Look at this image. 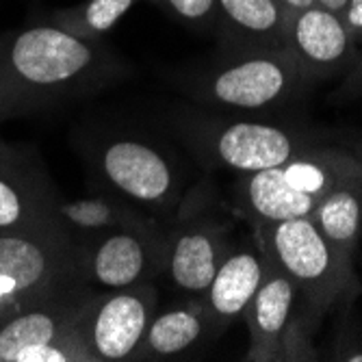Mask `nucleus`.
<instances>
[{
  "mask_svg": "<svg viewBox=\"0 0 362 362\" xmlns=\"http://www.w3.org/2000/svg\"><path fill=\"white\" fill-rule=\"evenodd\" d=\"M122 74L100 44L40 22L0 37V111L7 117L89 95Z\"/></svg>",
  "mask_w": 362,
  "mask_h": 362,
  "instance_id": "obj_1",
  "label": "nucleus"
},
{
  "mask_svg": "<svg viewBox=\"0 0 362 362\" xmlns=\"http://www.w3.org/2000/svg\"><path fill=\"white\" fill-rule=\"evenodd\" d=\"M362 180V165L347 148L319 146L282 165L239 174L235 197L250 223L310 217L323 197L343 182Z\"/></svg>",
  "mask_w": 362,
  "mask_h": 362,
  "instance_id": "obj_2",
  "label": "nucleus"
},
{
  "mask_svg": "<svg viewBox=\"0 0 362 362\" xmlns=\"http://www.w3.org/2000/svg\"><path fill=\"white\" fill-rule=\"evenodd\" d=\"M252 228L256 245L298 286L302 306L317 321L356 295L354 272L339 260L310 217L252 223Z\"/></svg>",
  "mask_w": 362,
  "mask_h": 362,
  "instance_id": "obj_3",
  "label": "nucleus"
},
{
  "mask_svg": "<svg viewBox=\"0 0 362 362\" xmlns=\"http://www.w3.org/2000/svg\"><path fill=\"white\" fill-rule=\"evenodd\" d=\"M185 137L202 163L237 174L262 172L323 146L310 128L247 117H189Z\"/></svg>",
  "mask_w": 362,
  "mask_h": 362,
  "instance_id": "obj_4",
  "label": "nucleus"
},
{
  "mask_svg": "<svg viewBox=\"0 0 362 362\" xmlns=\"http://www.w3.org/2000/svg\"><path fill=\"white\" fill-rule=\"evenodd\" d=\"M306 85L286 50L221 52L217 61L189 81L191 93L200 103L250 113L282 109L298 100Z\"/></svg>",
  "mask_w": 362,
  "mask_h": 362,
  "instance_id": "obj_5",
  "label": "nucleus"
},
{
  "mask_svg": "<svg viewBox=\"0 0 362 362\" xmlns=\"http://www.w3.org/2000/svg\"><path fill=\"white\" fill-rule=\"evenodd\" d=\"M76 284H87L78 247L54 226L0 233V302L11 317Z\"/></svg>",
  "mask_w": 362,
  "mask_h": 362,
  "instance_id": "obj_6",
  "label": "nucleus"
},
{
  "mask_svg": "<svg viewBox=\"0 0 362 362\" xmlns=\"http://www.w3.org/2000/svg\"><path fill=\"white\" fill-rule=\"evenodd\" d=\"M91 165L107 191L156 213H176L182 172L172 154L137 135L107 137L93 148Z\"/></svg>",
  "mask_w": 362,
  "mask_h": 362,
  "instance_id": "obj_7",
  "label": "nucleus"
},
{
  "mask_svg": "<svg viewBox=\"0 0 362 362\" xmlns=\"http://www.w3.org/2000/svg\"><path fill=\"white\" fill-rule=\"evenodd\" d=\"M158 306L154 284L93 293L78 321L91 362L135 360Z\"/></svg>",
  "mask_w": 362,
  "mask_h": 362,
  "instance_id": "obj_8",
  "label": "nucleus"
},
{
  "mask_svg": "<svg viewBox=\"0 0 362 362\" xmlns=\"http://www.w3.org/2000/svg\"><path fill=\"white\" fill-rule=\"evenodd\" d=\"M76 247L81 276L93 291H122L163 274L165 233L156 223L119 228Z\"/></svg>",
  "mask_w": 362,
  "mask_h": 362,
  "instance_id": "obj_9",
  "label": "nucleus"
},
{
  "mask_svg": "<svg viewBox=\"0 0 362 362\" xmlns=\"http://www.w3.org/2000/svg\"><path fill=\"white\" fill-rule=\"evenodd\" d=\"M200 195L180 204L174 228L165 235L163 274L185 298H202L219 262L230 250L228 226L204 215Z\"/></svg>",
  "mask_w": 362,
  "mask_h": 362,
  "instance_id": "obj_10",
  "label": "nucleus"
},
{
  "mask_svg": "<svg viewBox=\"0 0 362 362\" xmlns=\"http://www.w3.org/2000/svg\"><path fill=\"white\" fill-rule=\"evenodd\" d=\"M93 293L89 284H76L18 310L0 325V362H11L22 347L46 343L68 347L78 362H91L78 332V321Z\"/></svg>",
  "mask_w": 362,
  "mask_h": 362,
  "instance_id": "obj_11",
  "label": "nucleus"
},
{
  "mask_svg": "<svg viewBox=\"0 0 362 362\" xmlns=\"http://www.w3.org/2000/svg\"><path fill=\"white\" fill-rule=\"evenodd\" d=\"M59 193L40 158L0 141V233L54 226Z\"/></svg>",
  "mask_w": 362,
  "mask_h": 362,
  "instance_id": "obj_12",
  "label": "nucleus"
},
{
  "mask_svg": "<svg viewBox=\"0 0 362 362\" xmlns=\"http://www.w3.org/2000/svg\"><path fill=\"white\" fill-rule=\"evenodd\" d=\"M286 52L308 85L351 70L358 61V44L343 18L319 5L288 13Z\"/></svg>",
  "mask_w": 362,
  "mask_h": 362,
  "instance_id": "obj_13",
  "label": "nucleus"
},
{
  "mask_svg": "<svg viewBox=\"0 0 362 362\" xmlns=\"http://www.w3.org/2000/svg\"><path fill=\"white\" fill-rule=\"evenodd\" d=\"M302 302L300 291L267 258V269L243 317L250 330L247 360H278L282 339Z\"/></svg>",
  "mask_w": 362,
  "mask_h": 362,
  "instance_id": "obj_14",
  "label": "nucleus"
},
{
  "mask_svg": "<svg viewBox=\"0 0 362 362\" xmlns=\"http://www.w3.org/2000/svg\"><path fill=\"white\" fill-rule=\"evenodd\" d=\"M288 11L278 0H217L215 30L221 52L286 50Z\"/></svg>",
  "mask_w": 362,
  "mask_h": 362,
  "instance_id": "obj_15",
  "label": "nucleus"
},
{
  "mask_svg": "<svg viewBox=\"0 0 362 362\" xmlns=\"http://www.w3.org/2000/svg\"><path fill=\"white\" fill-rule=\"evenodd\" d=\"M267 269V256L256 247H230L202 295V306L209 317L211 337L221 334L239 319Z\"/></svg>",
  "mask_w": 362,
  "mask_h": 362,
  "instance_id": "obj_16",
  "label": "nucleus"
},
{
  "mask_svg": "<svg viewBox=\"0 0 362 362\" xmlns=\"http://www.w3.org/2000/svg\"><path fill=\"white\" fill-rule=\"evenodd\" d=\"M54 217L59 228L68 235V239L74 245L109 235L119 228L154 223V219L139 213L133 202L124 200V197L111 191L76 197V200H63V197H59Z\"/></svg>",
  "mask_w": 362,
  "mask_h": 362,
  "instance_id": "obj_17",
  "label": "nucleus"
},
{
  "mask_svg": "<svg viewBox=\"0 0 362 362\" xmlns=\"http://www.w3.org/2000/svg\"><path fill=\"white\" fill-rule=\"evenodd\" d=\"M211 334L209 317L200 298H187L180 304L154 313L135 360H160L191 351Z\"/></svg>",
  "mask_w": 362,
  "mask_h": 362,
  "instance_id": "obj_18",
  "label": "nucleus"
},
{
  "mask_svg": "<svg viewBox=\"0 0 362 362\" xmlns=\"http://www.w3.org/2000/svg\"><path fill=\"white\" fill-rule=\"evenodd\" d=\"M310 219L339 260L354 272V254L362 230V180H349L332 189L317 204Z\"/></svg>",
  "mask_w": 362,
  "mask_h": 362,
  "instance_id": "obj_19",
  "label": "nucleus"
},
{
  "mask_svg": "<svg viewBox=\"0 0 362 362\" xmlns=\"http://www.w3.org/2000/svg\"><path fill=\"white\" fill-rule=\"evenodd\" d=\"M139 0H85L81 5L57 9L46 22L85 40H100Z\"/></svg>",
  "mask_w": 362,
  "mask_h": 362,
  "instance_id": "obj_20",
  "label": "nucleus"
},
{
  "mask_svg": "<svg viewBox=\"0 0 362 362\" xmlns=\"http://www.w3.org/2000/svg\"><path fill=\"white\" fill-rule=\"evenodd\" d=\"M193 28H213L217 0H152Z\"/></svg>",
  "mask_w": 362,
  "mask_h": 362,
  "instance_id": "obj_21",
  "label": "nucleus"
},
{
  "mask_svg": "<svg viewBox=\"0 0 362 362\" xmlns=\"http://www.w3.org/2000/svg\"><path fill=\"white\" fill-rule=\"evenodd\" d=\"M11 362H78L76 354L63 345H28L13 354Z\"/></svg>",
  "mask_w": 362,
  "mask_h": 362,
  "instance_id": "obj_22",
  "label": "nucleus"
},
{
  "mask_svg": "<svg viewBox=\"0 0 362 362\" xmlns=\"http://www.w3.org/2000/svg\"><path fill=\"white\" fill-rule=\"evenodd\" d=\"M343 22L349 30V35L354 37V42L360 46V42H362V0H349L347 9L343 13Z\"/></svg>",
  "mask_w": 362,
  "mask_h": 362,
  "instance_id": "obj_23",
  "label": "nucleus"
},
{
  "mask_svg": "<svg viewBox=\"0 0 362 362\" xmlns=\"http://www.w3.org/2000/svg\"><path fill=\"white\" fill-rule=\"evenodd\" d=\"M362 93V59H358L354 63V68L349 70L345 83L341 85V89L337 91V95L341 98H354Z\"/></svg>",
  "mask_w": 362,
  "mask_h": 362,
  "instance_id": "obj_24",
  "label": "nucleus"
},
{
  "mask_svg": "<svg viewBox=\"0 0 362 362\" xmlns=\"http://www.w3.org/2000/svg\"><path fill=\"white\" fill-rule=\"evenodd\" d=\"M278 3H280L288 13H295V11H302V9L315 7V5H317V0H278Z\"/></svg>",
  "mask_w": 362,
  "mask_h": 362,
  "instance_id": "obj_25",
  "label": "nucleus"
},
{
  "mask_svg": "<svg viewBox=\"0 0 362 362\" xmlns=\"http://www.w3.org/2000/svg\"><path fill=\"white\" fill-rule=\"evenodd\" d=\"M347 3H349V0H317L319 7H323L325 11H332V13H337L341 18H343V13L347 9Z\"/></svg>",
  "mask_w": 362,
  "mask_h": 362,
  "instance_id": "obj_26",
  "label": "nucleus"
},
{
  "mask_svg": "<svg viewBox=\"0 0 362 362\" xmlns=\"http://www.w3.org/2000/svg\"><path fill=\"white\" fill-rule=\"evenodd\" d=\"M347 150L358 158V163H360V165H362V137H358L356 141H351L349 146H347Z\"/></svg>",
  "mask_w": 362,
  "mask_h": 362,
  "instance_id": "obj_27",
  "label": "nucleus"
},
{
  "mask_svg": "<svg viewBox=\"0 0 362 362\" xmlns=\"http://www.w3.org/2000/svg\"><path fill=\"white\" fill-rule=\"evenodd\" d=\"M5 119H7V115H5V113H3V111H0V124H3V122H5Z\"/></svg>",
  "mask_w": 362,
  "mask_h": 362,
  "instance_id": "obj_28",
  "label": "nucleus"
},
{
  "mask_svg": "<svg viewBox=\"0 0 362 362\" xmlns=\"http://www.w3.org/2000/svg\"><path fill=\"white\" fill-rule=\"evenodd\" d=\"M360 46H362V42H360Z\"/></svg>",
  "mask_w": 362,
  "mask_h": 362,
  "instance_id": "obj_29",
  "label": "nucleus"
}]
</instances>
